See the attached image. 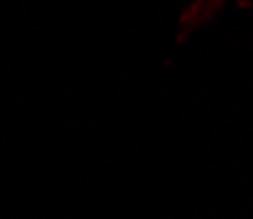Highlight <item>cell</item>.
<instances>
[{
	"label": "cell",
	"mask_w": 253,
	"mask_h": 219,
	"mask_svg": "<svg viewBox=\"0 0 253 219\" xmlns=\"http://www.w3.org/2000/svg\"><path fill=\"white\" fill-rule=\"evenodd\" d=\"M221 3H224V0H195V5H193V8H190V13H187V21L203 19L206 13H211L213 8H219Z\"/></svg>",
	"instance_id": "6da1fadb"
}]
</instances>
